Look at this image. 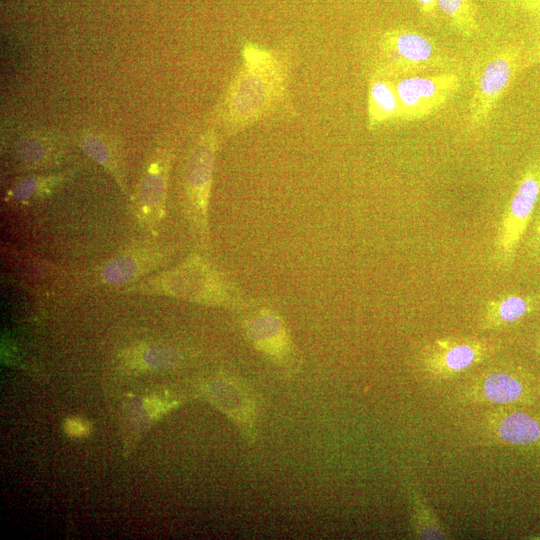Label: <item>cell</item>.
<instances>
[{
    "label": "cell",
    "mask_w": 540,
    "mask_h": 540,
    "mask_svg": "<svg viewBox=\"0 0 540 540\" xmlns=\"http://www.w3.org/2000/svg\"><path fill=\"white\" fill-rule=\"evenodd\" d=\"M379 57L376 71L396 80L428 71H452L454 66L452 57L434 39L407 27L383 33Z\"/></svg>",
    "instance_id": "obj_1"
},
{
    "label": "cell",
    "mask_w": 540,
    "mask_h": 540,
    "mask_svg": "<svg viewBox=\"0 0 540 540\" xmlns=\"http://www.w3.org/2000/svg\"><path fill=\"white\" fill-rule=\"evenodd\" d=\"M526 53L517 45L500 48L484 63L474 81L468 106L469 131L484 127L498 102L522 68Z\"/></svg>",
    "instance_id": "obj_2"
},
{
    "label": "cell",
    "mask_w": 540,
    "mask_h": 540,
    "mask_svg": "<svg viewBox=\"0 0 540 540\" xmlns=\"http://www.w3.org/2000/svg\"><path fill=\"white\" fill-rule=\"evenodd\" d=\"M539 197L540 157L524 169L503 212L493 251V260L498 267L509 268L514 262Z\"/></svg>",
    "instance_id": "obj_3"
},
{
    "label": "cell",
    "mask_w": 540,
    "mask_h": 540,
    "mask_svg": "<svg viewBox=\"0 0 540 540\" xmlns=\"http://www.w3.org/2000/svg\"><path fill=\"white\" fill-rule=\"evenodd\" d=\"M130 292L166 295L200 302H220L223 296L219 277L198 259L186 262L130 285Z\"/></svg>",
    "instance_id": "obj_4"
},
{
    "label": "cell",
    "mask_w": 540,
    "mask_h": 540,
    "mask_svg": "<svg viewBox=\"0 0 540 540\" xmlns=\"http://www.w3.org/2000/svg\"><path fill=\"white\" fill-rule=\"evenodd\" d=\"M460 87L461 78L454 71L397 79L400 122H414L433 115L449 102Z\"/></svg>",
    "instance_id": "obj_5"
},
{
    "label": "cell",
    "mask_w": 540,
    "mask_h": 540,
    "mask_svg": "<svg viewBox=\"0 0 540 540\" xmlns=\"http://www.w3.org/2000/svg\"><path fill=\"white\" fill-rule=\"evenodd\" d=\"M170 253L156 242L146 241L127 247L86 275L89 284L100 286L132 285L164 267Z\"/></svg>",
    "instance_id": "obj_6"
},
{
    "label": "cell",
    "mask_w": 540,
    "mask_h": 540,
    "mask_svg": "<svg viewBox=\"0 0 540 540\" xmlns=\"http://www.w3.org/2000/svg\"><path fill=\"white\" fill-rule=\"evenodd\" d=\"M470 401L493 404H531L540 394L537 379L520 367L492 370L479 375L464 392Z\"/></svg>",
    "instance_id": "obj_7"
},
{
    "label": "cell",
    "mask_w": 540,
    "mask_h": 540,
    "mask_svg": "<svg viewBox=\"0 0 540 540\" xmlns=\"http://www.w3.org/2000/svg\"><path fill=\"white\" fill-rule=\"evenodd\" d=\"M170 159L171 155L166 149L156 150L131 197L133 213L153 234H156L165 214Z\"/></svg>",
    "instance_id": "obj_8"
},
{
    "label": "cell",
    "mask_w": 540,
    "mask_h": 540,
    "mask_svg": "<svg viewBox=\"0 0 540 540\" xmlns=\"http://www.w3.org/2000/svg\"><path fill=\"white\" fill-rule=\"evenodd\" d=\"M495 350L484 339L468 337L438 338L423 350V365L432 375L449 377L480 363Z\"/></svg>",
    "instance_id": "obj_9"
},
{
    "label": "cell",
    "mask_w": 540,
    "mask_h": 540,
    "mask_svg": "<svg viewBox=\"0 0 540 540\" xmlns=\"http://www.w3.org/2000/svg\"><path fill=\"white\" fill-rule=\"evenodd\" d=\"M215 141L211 133L204 135L194 147L187 163L185 189L189 212L202 233L206 231V216Z\"/></svg>",
    "instance_id": "obj_10"
},
{
    "label": "cell",
    "mask_w": 540,
    "mask_h": 540,
    "mask_svg": "<svg viewBox=\"0 0 540 540\" xmlns=\"http://www.w3.org/2000/svg\"><path fill=\"white\" fill-rule=\"evenodd\" d=\"M540 309V294L505 293L488 300L483 308L480 327L496 330L519 322Z\"/></svg>",
    "instance_id": "obj_11"
},
{
    "label": "cell",
    "mask_w": 540,
    "mask_h": 540,
    "mask_svg": "<svg viewBox=\"0 0 540 540\" xmlns=\"http://www.w3.org/2000/svg\"><path fill=\"white\" fill-rule=\"evenodd\" d=\"M491 429L500 442L514 446H540V415L516 410H499Z\"/></svg>",
    "instance_id": "obj_12"
},
{
    "label": "cell",
    "mask_w": 540,
    "mask_h": 540,
    "mask_svg": "<svg viewBox=\"0 0 540 540\" xmlns=\"http://www.w3.org/2000/svg\"><path fill=\"white\" fill-rule=\"evenodd\" d=\"M63 144L48 132H30L16 144L19 163L29 170H42L58 165L63 157Z\"/></svg>",
    "instance_id": "obj_13"
},
{
    "label": "cell",
    "mask_w": 540,
    "mask_h": 540,
    "mask_svg": "<svg viewBox=\"0 0 540 540\" xmlns=\"http://www.w3.org/2000/svg\"><path fill=\"white\" fill-rule=\"evenodd\" d=\"M400 121V102L396 81L377 71L369 84L368 123L375 129L385 123Z\"/></svg>",
    "instance_id": "obj_14"
},
{
    "label": "cell",
    "mask_w": 540,
    "mask_h": 540,
    "mask_svg": "<svg viewBox=\"0 0 540 540\" xmlns=\"http://www.w3.org/2000/svg\"><path fill=\"white\" fill-rule=\"evenodd\" d=\"M70 175L69 171H61L20 178L8 189L4 200L21 205L36 203L60 190L68 182Z\"/></svg>",
    "instance_id": "obj_15"
},
{
    "label": "cell",
    "mask_w": 540,
    "mask_h": 540,
    "mask_svg": "<svg viewBox=\"0 0 540 540\" xmlns=\"http://www.w3.org/2000/svg\"><path fill=\"white\" fill-rule=\"evenodd\" d=\"M82 150L95 162L101 165L116 181L119 188L127 192L124 167L116 146L107 135L96 131H85L79 140Z\"/></svg>",
    "instance_id": "obj_16"
},
{
    "label": "cell",
    "mask_w": 540,
    "mask_h": 540,
    "mask_svg": "<svg viewBox=\"0 0 540 540\" xmlns=\"http://www.w3.org/2000/svg\"><path fill=\"white\" fill-rule=\"evenodd\" d=\"M437 9L461 36L472 37L478 29L475 0H436Z\"/></svg>",
    "instance_id": "obj_17"
},
{
    "label": "cell",
    "mask_w": 540,
    "mask_h": 540,
    "mask_svg": "<svg viewBox=\"0 0 540 540\" xmlns=\"http://www.w3.org/2000/svg\"><path fill=\"white\" fill-rule=\"evenodd\" d=\"M65 431L71 436H83L89 431L88 425L79 419H69L64 425Z\"/></svg>",
    "instance_id": "obj_18"
},
{
    "label": "cell",
    "mask_w": 540,
    "mask_h": 540,
    "mask_svg": "<svg viewBox=\"0 0 540 540\" xmlns=\"http://www.w3.org/2000/svg\"><path fill=\"white\" fill-rule=\"evenodd\" d=\"M521 10L539 17L540 13V0H511Z\"/></svg>",
    "instance_id": "obj_19"
},
{
    "label": "cell",
    "mask_w": 540,
    "mask_h": 540,
    "mask_svg": "<svg viewBox=\"0 0 540 540\" xmlns=\"http://www.w3.org/2000/svg\"><path fill=\"white\" fill-rule=\"evenodd\" d=\"M421 15L427 19H433L436 15V0H416Z\"/></svg>",
    "instance_id": "obj_20"
},
{
    "label": "cell",
    "mask_w": 540,
    "mask_h": 540,
    "mask_svg": "<svg viewBox=\"0 0 540 540\" xmlns=\"http://www.w3.org/2000/svg\"><path fill=\"white\" fill-rule=\"evenodd\" d=\"M534 64H540V40L526 53V67Z\"/></svg>",
    "instance_id": "obj_21"
},
{
    "label": "cell",
    "mask_w": 540,
    "mask_h": 540,
    "mask_svg": "<svg viewBox=\"0 0 540 540\" xmlns=\"http://www.w3.org/2000/svg\"><path fill=\"white\" fill-rule=\"evenodd\" d=\"M532 247L534 251L540 255V213L538 215V218L536 220V224L534 227V232L532 235Z\"/></svg>",
    "instance_id": "obj_22"
},
{
    "label": "cell",
    "mask_w": 540,
    "mask_h": 540,
    "mask_svg": "<svg viewBox=\"0 0 540 540\" xmlns=\"http://www.w3.org/2000/svg\"><path fill=\"white\" fill-rule=\"evenodd\" d=\"M535 350H536V353H537L538 355H540V336H539V338H538V340H537V342H536V348H535Z\"/></svg>",
    "instance_id": "obj_23"
},
{
    "label": "cell",
    "mask_w": 540,
    "mask_h": 540,
    "mask_svg": "<svg viewBox=\"0 0 540 540\" xmlns=\"http://www.w3.org/2000/svg\"><path fill=\"white\" fill-rule=\"evenodd\" d=\"M538 19H540V13H539V17H538Z\"/></svg>",
    "instance_id": "obj_24"
}]
</instances>
